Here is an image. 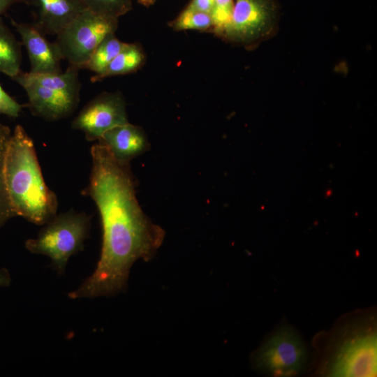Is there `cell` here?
Segmentation results:
<instances>
[{
  "label": "cell",
  "mask_w": 377,
  "mask_h": 377,
  "mask_svg": "<svg viewBox=\"0 0 377 377\" xmlns=\"http://www.w3.org/2000/svg\"><path fill=\"white\" fill-rule=\"evenodd\" d=\"M90 151L91 170L84 193L98 209L102 247L94 271L68 294L72 300L112 296L124 290L133 265L139 259L151 260L165 235L138 203L130 163L116 159L99 140Z\"/></svg>",
  "instance_id": "6da1fadb"
},
{
  "label": "cell",
  "mask_w": 377,
  "mask_h": 377,
  "mask_svg": "<svg viewBox=\"0 0 377 377\" xmlns=\"http://www.w3.org/2000/svg\"><path fill=\"white\" fill-rule=\"evenodd\" d=\"M4 178L17 216L36 225H45L55 216L57 198L45 184L32 139L20 124L8 144Z\"/></svg>",
  "instance_id": "7a4b0ae2"
},
{
  "label": "cell",
  "mask_w": 377,
  "mask_h": 377,
  "mask_svg": "<svg viewBox=\"0 0 377 377\" xmlns=\"http://www.w3.org/2000/svg\"><path fill=\"white\" fill-rule=\"evenodd\" d=\"M79 68L69 64L59 73H32L22 71L12 79L26 91L27 107L33 115L47 121L71 116L80 103Z\"/></svg>",
  "instance_id": "3957f363"
},
{
  "label": "cell",
  "mask_w": 377,
  "mask_h": 377,
  "mask_svg": "<svg viewBox=\"0 0 377 377\" xmlns=\"http://www.w3.org/2000/svg\"><path fill=\"white\" fill-rule=\"evenodd\" d=\"M91 217L84 212L69 210L56 214L36 237L26 241L25 248L32 253L49 257L53 269L63 274L69 258L83 249Z\"/></svg>",
  "instance_id": "277c9868"
},
{
  "label": "cell",
  "mask_w": 377,
  "mask_h": 377,
  "mask_svg": "<svg viewBox=\"0 0 377 377\" xmlns=\"http://www.w3.org/2000/svg\"><path fill=\"white\" fill-rule=\"evenodd\" d=\"M117 26L118 20L86 8L57 34L54 43L62 59L80 70L101 40L115 33Z\"/></svg>",
  "instance_id": "5b68a950"
},
{
  "label": "cell",
  "mask_w": 377,
  "mask_h": 377,
  "mask_svg": "<svg viewBox=\"0 0 377 377\" xmlns=\"http://www.w3.org/2000/svg\"><path fill=\"white\" fill-rule=\"evenodd\" d=\"M274 14L271 0H236L230 20L218 36L246 47H253L274 32Z\"/></svg>",
  "instance_id": "8992f818"
},
{
  "label": "cell",
  "mask_w": 377,
  "mask_h": 377,
  "mask_svg": "<svg viewBox=\"0 0 377 377\" xmlns=\"http://www.w3.org/2000/svg\"><path fill=\"white\" fill-rule=\"evenodd\" d=\"M306 351L300 336L287 325L267 340L255 357L262 371L278 376H290L300 371L306 363Z\"/></svg>",
  "instance_id": "52a82bcc"
},
{
  "label": "cell",
  "mask_w": 377,
  "mask_h": 377,
  "mask_svg": "<svg viewBox=\"0 0 377 377\" xmlns=\"http://www.w3.org/2000/svg\"><path fill=\"white\" fill-rule=\"evenodd\" d=\"M126 103L119 92H103L88 102L72 121L89 141L98 140L108 130L128 124Z\"/></svg>",
  "instance_id": "ba28073f"
},
{
  "label": "cell",
  "mask_w": 377,
  "mask_h": 377,
  "mask_svg": "<svg viewBox=\"0 0 377 377\" xmlns=\"http://www.w3.org/2000/svg\"><path fill=\"white\" fill-rule=\"evenodd\" d=\"M376 334L373 331L358 332L347 338L332 360L330 376H374L377 363Z\"/></svg>",
  "instance_id": "9c48e42d"
},
{
  "label": "cell",
  "mask_w": 377,
  "mask_h": 377,
  "mask_svg": "<svg viewBox=\"0 0 377 377\" xmlns=\"http://www.w3.org/2000/svg\"><path fill=\"white\" fill-rule=\"evenodd\" d=\"M12 25L20 34L30 62V73H59L62 72L59 51L54 43H50L33 24L17 22L11 20Z\"/></svg>",
  "instance_id": "30bf717a"
},
{
  "label": "cell",
  "mask_w": 377,
  "mask_h": 377,
  "mask_svg": "<svg viewBox=\"0 0 377 377\" xmlns=\"http://www.w3.org/2000/svg\"><path fill=\"white\" fill-rule=\"evenodd\" d=\"M33 8V24L44 35H57L86 9L81 0H22Z\"/></svg>",
  "instance_id": "8fae6325"
},
{
  "label": "cell",
  "mask_w": 377,
  "mask_h": 377,
  "mask_svg": "<svg viewBox=\"0 0 377 377\" xmlns=\"http://www.w3.org/2000/svg\"><path fill=\"white\" fill-rule=\"evenodd\" d=\"M98 140L108 148L116 159L124 163H130L149 149L144 131L129 122L108 130Z\"/></svg>",
  "instance_id": "7c38bea8"
},
{
  "label": "cell",
  "mask_w": 377,
  "mask_h": 377,
  "mask_svg": "<svg viewBox=\"0 0 377 377\" xmlns=\"http://www.w3.org/2000/svg\"><path fill=\"white\" fill-rule=\"evenodd\" d=\"M145 61V54L141 46L138 43H127L101 73L91 77V82H100L109 77L135 72Z\"/></svg>",
  "instance_id": "4fadbf2b"
},
{
  "label": "cell",
  "mask_w": 377,
  "mask_h": 377,
  "mask_svg": "<svg viewBox=\"0 0 377 377\" xmlns=\"http://www.w3.org/2000/svg\"><path fill=\"white\" fill-rule=\"evenodd\" d=\"M22 59L21 43L0 17V73L14 77L21 71Z\"/></svg>",
  "instance_id": "5bb4252c"
},
{
  "label": "cell",
  "mask_w": 377,
  "mask_h": 377,
  "mask_svg": "<svg viewBox=\"0 0 377 377\" xmlns=\"http://www.w3.org/2000/svg\"><path fill=\"white\" fill-rule=\"evenodd\" d=\"M126 45L114 33L108 34L95 48L82 69L92 71L95 75L101 73Z\"/></svg>",
  "instance_id": "9a60e30c"
},
{
  "label": "cell",
  "mask_w": 377,
  "mask_h": 377,
  "mask_svg": "<svg viewBox=\"0 0 377 377\" xmlns=\"http://www.w3.org/2000/svg\"><path fill=\"white\" fill-rule=\"evenodd\" d=\"M11 135L10 128L0 124V229L10 219L17 216L9 198L4 178L5 156Z\"/></svg>",
  "instance_id": "2e32d148"
},
{
  "label": "cell",
  "mask_w": 377,
  "mask_h": 377,
  "mask_svg": "<svg viewBox=\"0 0 377 377\" xmlns=\"http://www.w3.org/2000/svg\"><path fill=\"white\" fill-rule=\"evenodd\" d=\"M170 26L175 31H212L214 23L210 14L185 9Z\"/></svg>",
  "instance_id": "e0dca14e"
},
{
  "label": "cell",
  "mask_w": 377,
  "mask_h": 377,
  "mask_svg": "<svg viewBox=\"0 0 377 377\" xmlns=\"http://www.w3.org/2000/svg\"><path fill=\"white\" fill-rule=\"evenodd\" d=\"M87 9L101 15L118 20L128 13L133 0H81Z\"/></svg>",
  "instance_id": "ac0fdd59"
},
{
  "label": "cell",
  "mask_w": 377,
  "mask_h": 377,
  "mask_svg": "<svg viewBox=\"0 0 377 377\" xmlns=\"http://www.w3.org/2000/svg\"><path fill=\"white\" fill-rule=\"evenodd\" d=\"M233 6V0H215L211 16L214 23L212 31L216 34L218 35L230 20Z\"/></svg>",
  "instance_id": "d6986e66"
},
{
  "label": "cell",
  "mask_w": 377,
  "mask_h": 377,
  "mask_svg": "<svg viewBox=\"0 0 377 377\" xmlns=\"http://www.w3.org/2000/svg\"><path fill=\"white\" fill-rule=\"evenodd\" d=\"M22 107L0 85V114L15 118L19 117Z\"/></svg>",
  "instance_id": "ffe728a7"
},
{
  "label": "cell",
  "mask_w": 377,
  "mask_h": 377,
  "mask_svg": "<svg viewBox=\"0 0 377 377\" xmlns=\"http://www.w3.org/2000/svg\"><path fill=\"white\" fill-rule=\"evenodd\" d=\"M214 3L215 0H192L186 9L211 15L214 7Z\"/></svg>",
  "instance_id": "44dd1931"
},
{
  "label": "cell",
  "mask_w": 377,
  "mask_h": 377,
  "mask_svg": "<svg viewBox=\"0 0 377 377\" xmlns=\"http://www.w3.org/2000/svg\"><path fill=\"white\" fill-rule=\"evenodd\" d=\"M12 278L9 271L5 267H0V287H7L11 283Z\"/></svg>",
  "instance_id": "7402d4cb"
},
{
  "label": "cell",
  "mask_w": 377,
  "mask_h": 377,
  "mask_svg": "<svg viewBox=\"0 0 377 377\" xmlns=\"http://www.w3.org/2000/svg\"><path fill=\"white\" fill-rule=\"evenodd\" d=\"M17 3H22V0H0V17Z\"/></svg>",
  "instance_id": "603a6c76"
},
{
  "label": "cell",
  "mask_w": 377,
  "mask_h": 377,
  "mask_svg": "<svg viewBox=\"0 0 377 377\" xmlns=\"http://www.w3.org/2000/svg\"><path fill=\"white\" fill-rule=\"evenodd\" d=\"M138 1L140 3L146 6L151 5L150 0H138Z\"/></svg>",
  "instance_id": "cb8c5ba5"
},
{
  "label": "cell",
  "mask_w": 377,
  "mask_h": 377,
  "mask_svg": "<svg viewBox=\"0 0 377 377\" xmlns=\"http://www.w3.org/2000/svg\"><path fill=\"white\" fill-rule=\"evenodd\" d=\"M156 0H150L151 4H152Z\"/></svg>",
  "instance_id": "d4e9b609"
}]
</instances>
